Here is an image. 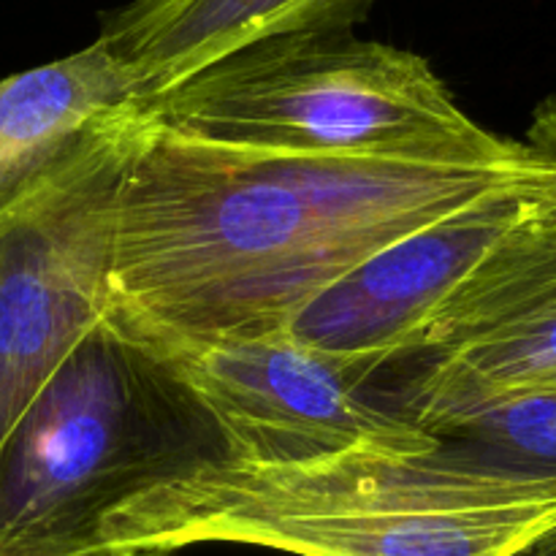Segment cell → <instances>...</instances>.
<instances>
[{"label": "cell", "mask_w": 556, "mask_h": 556, "mask_svg": "<svg viewBox=\"0 0 556 556\" xmlns=\"http://www.w3.org/2000/svg\"><path fill=\"white\" fill-rule=\"evenodd\" d=\"M554 168L500 134L443 152L345 155L210 144L141 114L114 195L106 309L188 337L282 331L378 250Z\"/></svg>", "instance_id": "obj_1"}, {"label": "cell", "mask_w": 556, "mask_h": 556, "mask_svg": "<svg viewBox=\"0 0 556 556\" xmlns=\"http://www.w3.org/2000/svg\"><path fill=\"white\" fill-rule=\"evenodd\" d=\"M556 530V489L438 443L288 465L206 459L117 505L98 554L239 543L293 556H514Z\"/></svg>", "instance_id": "obj_2"}, {"label": "cell", "mask_w": 556, "mask_h": 556, "mask_svg": "<svg viewBox=\"0 0 556 556\" xmlns=\"http://www.w3.org/2000/svg\"><path fill=\"white\" fill-rule=\"evenodd\" d=\"M220 456L212 418L103 313L0 445V556H101L117 505Z\"/></svg>", "instance_id": "obj_3"}, {"label": "cell", "mask_w": 556, "mask_h": 556, "mask_svg": "<svg viewBox=\"0 0 556 556\" xmlns=\"http://www.w3.org/2000/svg\"><path fill=\"white\" fill-rule=\"evenodd\" d=\"M139 109L188 139L253 150L418 155L492 134L421 54L353 30L250 43Z\"/></svg>", "instance_id": "obj_4"}, {"label": "cell", "mask_w": 556, "mask_h": 556, "mask_svg": "<svg viewBox=\"0 0 556 556\" xmlns=\"http://www.w3.org/2000/svg\"><path fill=\"white\" fill-rule=\"evenodd\" d=\"M106 315L212 418L226 459L288 465L440 443L372 389V367L315 351L286 331L188 337Z\"/></svg>", "instance_id": "obj_5"}, {"label": "cell", "mask_w": 556, "mask_h": 556, "mask_svg": "<svg viewBox=\"0 0 556 556\" xmlns=\"http://www.w3.org/2000/svg\"><path fill=\"white\" fill-rule=\"evenodd\" d=\"M139 119L136 106L98 128L0 215V445L106 313L114 195Z\"/></svg>", "instance_id": "obj_6"}, {"label": "cell", "mask_w": 556, "mask_h": 556, "mask_svg": "<svg viewBox=\"0 0 556 556\" xmlns=\"http://www.w3.org/2000/svg\"><path fill=\"white\" fill-rule=\"evenodd\" d=\"M554 182L556 168L546 179L489 193L396 239L318 293L282 331L378 375L407 362L456 288Z\"/></svg>", "instance_id": "obj_7"}, {"label": "cell", "mask_w": 556, "mask_h": 556, "mask_svg": "<svg viewBox=\"0 0 556 556\" xmlns=\"http://www.w3.org/2000/svg\"><path fill=\"white\" fill-rule=\"evenodd\" d=\"M375 0H130L96 41L130 71L144 98L269 38L351 30Z\"/></svg>", "instance_id": "obj_8"}, {"label": "cell", "mask_w": 556, "mask_h": 556, "mask_svg": "<svg viewBox=\"0 0 556 556\" xmlns=\"http://www.w3.org/2000/svg\"><path fill=\"white\" fill-rule=\"evenodd\" d=\"M139 103L130 71L98 41L0 79V215Z\"/></svg>", "instance_id": "obj_9"}, {"label": "cell", "mask_w": 556, "mask_h": 556, "mask_svg": "<svg viewBox=\"0 0 556 556\" xmlns=\"http://www.w3.org/2000/svg\"><path fill=\"white\" fill-rule=\"evenodd\" d=\"M424 432L494 470L556 489V386L459 407L424 424Z\"/></svg>", "instance_id": "obj_10"}, {"label": "cell", "mask_w": 556, "mask_h": 556, "mask_svg": "<svg viewBox=\"0 0 556 556\" xmlns=\"http://www.w3.org/2000/svg\"><path fill=\"white\" fill-rule=\"evenodd\" d=\"M514 556H556V530L541 535L538 541H532L530 546H525L519 554H514Z\"/></svg>", "instance_id": "obj_11"}, {"label": "cell", "mask_w": 556, "mask_h": 556, "mask_svg": "<svg viewBox=\"0 0 556 556\" xmlns=\"http://www.w3.org/2000/svg\"><path fill=\"white\" fill-rule=\"evenodd\" d=\"M101 556H179V552H109Z\"/></svg>", "instance_id": "obj_12"}]
</instances>
